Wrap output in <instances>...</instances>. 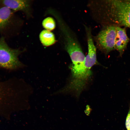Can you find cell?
<instances>
[{
	"instance_id": "277c9868",
	"label": "cell",
	"mask_w": 130,
	"mask_h": 130,
	"mask_svg": "<svg viewBox=\"0 0 130 130\" xmlns=\"http://www.w3.org/2000/svg\"><path fill=\"white\" fill-rule=\"evenodd\" d=\"M116 35V26L110 25L105 27L94 37L97 47L106 53L115 49Z\"/></svg>"
},
{
	"instance_id": "6da1fadb",
	"label": "cell",
	"mask_w": 130,
	"mask_h": 130,
	"mask_svg": "<svg viewBox=\"0 0 130 130\" xmlns=\"http://www.w3.org/2000/svg\"><path fill=\"white\" fill-rule=\"evenodd\" d=\"M68 54L72 62V78L69 84L60 90V92H73L78 97L85 86L91 72L87 71L85 68V57L82 49L71 52Z\"/></svg>"
},
{
	"instance_id": "30bf717a",
	"label": "cell",
	"mask_w": 130,
	"mask_h": 130,
	"mask_svg": "<svg viewBox=\"0 0 130 130\" xmlns=\"http://www.w3.org/2000/svg\"><path fill=\"white\" fill-rule=\"evenodd\" d=\"M125 125L127 130H130V108L126 117Z\"/></svg>"
},
{
	"instance_id": "7a4b0ae2",
	"label": "cell",
	"mask_w": 130,
	"mask_h": 130,
	"mask_svg": "<svg viewBox=\"0 0 130 130\" xmlns=\"http://www.w3.org/2000/svg\"><path fill=\"white\" fill-rule=\"evenodd\" d=\"M103 2L109 19L130 28V1L109 0Z\"/></svg>"
},
{
	"instance_id": "52a82bcc",
	"label": "cell",
	"mask_w": 130,
	"mask_h": 130,
	"mask_svg": "<svg viewBox=\"0 0 130 130\" xmlns=\"http://www.w3.org/2000/svg\"><path fill=\"white\" fill-rule=\"evenodd\" d=\"M12 14V10L4 6L0 8V30L4 29L9 23Z\"/></svg>"
},
{
	"instance_id": "5b68a950",
	"label": "cell",
	"mask_w": 130,
	"mask_h": 130,
	"mask_svg": "<svg viewBox=\"0 0 130 130\" xmlns=\"http://www.w3.org/2000/svg\"><path fill=\"white\" fill-rule=\"evenodd\" d=\"M30 1L24 0H0V3L11 10L21 11L28 13L30 8Z\"/></svg>"
},
{
	"instance_id": "ba28073f",
	"label": "cell",
	"mask_w": 130,
	"mask_h": 130,
	"mask_svg": "<svg viewBox=\"0 0 130 130\" xmlns=\"http://www.w3.org/2000/svg\"><path fill=\"white\" fill-rule=\"evenodd\" d=\"M39 38L42 44L45 46L52 45L56 41L54 34L50 31L46 30H43L40 32Z\"/></svg>"
},
{
	"instance_id": "9c48e42d",
	"label": "cell",
	"mask_w": 130,
	"mask_h": 130,
	"mask_svg": "<svg viewBox=\"0 0 130 130\" xmlns=\"http://www.w3.org/2000/svg\"><path fill=\"white\" fill-rule=\"evenodd\" d=\"M42 25L46 30L50 31L54 29L56 26L54 20L50 17L46 18L44 19L42 22Z\"/></svg>"
},
{
	"instance_id": "8992f818",
	"label": "cell",
	"mask_w": 130,
	"mask_h": 130,
	"mask_svg": "<svg viewBox=\"0 0 130 130\" xmlns=\"http://www.w3.org/2000/svg\"><path fill=\"white\" fill-rule=\"evenodd\" d=\"M116 35L115 48L122 55L129 41L125 29L116 26Z\"/></svg>"
},
{
	"instance_id": "3957f363",
	"label": "cell",
	"mask_w": 130,
	"mask_h": 130,
	"mask_svg": "<svg viewBox=\"0 0 130 130\" xmlns=\"http://www.w3.org/2000/svg\"><path fill=\"white\" fill-rule=\"evenodd\" d=\"M22 51L11 48L6 42L4 38H0V67L14 69L20 67L23 65L18 57Z\"/></svg>"
}]
</instances>
